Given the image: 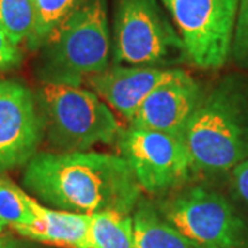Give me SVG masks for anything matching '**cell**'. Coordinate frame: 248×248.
I'll return each instance as SVG.
<instances>
[{
	"label": "cell",
	"mask_w": 248,
	"mask_h": 248,
	"mask_svg": "<svg viewBox=\"0 0 248 248\" xmlns=\"http://www.w3.org/2000/svg\"><path fill=\"white\" fill-rule=\"evenodd\" d=\"M232 182L236 195L243 203L248 205V160L232 170Z\"/></svg>",
	"instance_id": "ffe728a7"
},
{
	"label": "cell",
	"mask_w": 248,
	"mask_h": 248,
	"mask_svg": "<svg viewBox=\"0 0 248 248\" xmlns=\"http://www.w3.org/2000/svg\"><path fill=\"white\" fill-rule=\"evenodd\" d=\"M231 54L241 68L248 71V0H241L240 3Z\"/></svg>",
	"instance_id": "ac0fdd59"
},
{
	"label": "cell",
	"mask_w": 248,
	"mask_h": 248,
	"mask_svg": "<svg viewBox=\"0 0 248 248\" xmlns=\"http://www.w3.org/2000/svg\"><path fill=\"white\" fill-rule=\"evenodd\" d=\"M181 71L182 69L117 65L90 76L86 84L130 122L143 101L160 86L175 79Z\"/></svg>",
	"instance_id": "8fae6325"
},
{
	"label": "cell",
	"mask_w": 248,
	"mask_h": 248,
	"mask_svg": "<svg viewBox=\"0 0 248 248\" xmlns=\"http://www.w3.org/2000/svg\"><path fill=\"white\" fill-rule=\"evenodd\" d=\"M172 18L186 61L204 71L222 68L231 54L241 0H161Z\"/></svg>",
	"instance_id": "8992f818"
},
{
	"label": "cell",
	"mask_w": 248,
	"mask_h": 248,
	"mask_svg": "<svg viewBox=\"0 0 248 248\" xmlns=\"http://www.w3.org/2000/svg\"><path fill=\"white\" fill-rule=\"evenodd\" d=\"M113 57L128 66L164 68L186 61L184 43L157 0H116Z\"/></svg>",
	"instance_id": "5b68a950"
},
{
	"label": "cell",
	"mask_w": 248,
	"mask_h": 248,
	"mask_svg": "<svg viewBox=\"0 0 248 248\" xmlns=\"http://www.w3.org/2000/svg\"><path fill=\"white\" fill-rule=\"evenodd\" d=\"M3 231V226H1V225H0V232Z\"/></svg>",
	"instance_id": "7402d4cb"
},
{
	"label": "cell",
	"mask_w": 248,
	"mask_h": 248,
	"mask_svg": "<svg viewBox=\"0 0 248 248\" xmlns=\"http://www.w3.org/2000/svg\"><path fill=\"white\" fill-rule=\"evenodd\" d=\"M22 51L21 48L16 46L4 29L0 27V72H7L16 69L22 62Z\"/></svg>",
	"instance_id": "d6986e66"
},
{
	"label": "cell",
	"mask_w": 248,
	"mask_h": 248,
	"mask_svg": "<svg viewBox=\"0 0 248 248\" xmlns=\"http://www.w3.org/2000/svg\"><path fill=\"white\" fill-rule=\"evenodd\" d=\"M116 145L141 190L148 195L172 192L195 172L192 156L181 137L130 127L122 130Z\"/></svg>",
	"instance_id": "ba28073f"
},
{
	"label": "cell",
	"mask_w": 248,
	"mask_h": 248,
	"mask_svg": "<svg viewBox=\"0 0 248 248\" xmlns=\"http://www.w3.org/2000/svg\"><path fill=\"white\" fill-rule=\"evenodd\" d=\"M90 248H135L133 217L115 210L91 214Z\"/></svg>",
	"instance_id": "5bb4252c"
},
{
	"label": "cell",
	"mask_w": 248,
	"mask_h": 248,
	"mask_svg": "<svg viewBox=\"0 0 248 248\" xmlns=\"http://www.w3.org/2000/svg\"><path fill=\"white\" fill-rule=\"evenodd\" d=\"M36 98L48 141L62 153L113 143L123 130L107 104L91 90L42 83Z\"/></svg>",
	"instance_id": "277c9868"
},
{
	"label": "cell",
	"mask_w": 248,
	"mask_h": 248,
	"mask_svg": "<svg viewBox=\"0 0 248 248\" xmlns=\"http://www.w3.org/2000/svg\"><path fill=\"white\" fill-rule=\"evenodd\" d=\"M42 47V83L80 87L90 76L107 71L112 50L107 0H83Z\"/></svg>",
	"instance_id": "3957f363"
},
{
	"label": "cell",
	"mask_w": 248,
	"mask_h": 248,
	"mask_svg": "<svg viewBox=\"0 0 248 248\" xmlns=\"http://www.w3.org/2000/svg\"><path fill=\"white\" fill-rule=\"evenodd\" d=\"M0 248H11V247H10L9 243H6L4 240L0 239Z\"/></svg>",
	"instance_id": "44dd1931"
},
{
	"label": "cell",
	"mask_w": 248,
	"mask_h": 248,
	"mask_svg": "<svg viewBox=\"0 0 248 248\" xmlns=\"http://www.w3.org/2000/svg\"><path fill=\"white\" fill-rule=\"evenodd\" d=\"M203 97L200 84L181 71L175 79L160 86L143 101L130 120V127L184 138L186 127Z\"/></svg>",
	"instance_id": "30bf717a"
},
{
	"label": "cell",
	"mask_w": 248,
	"mask_h": 248,
	"mask_svg": "<svg viewBox=\"0 0 248 248\" xmlns=\"http://www.w3.org/2000/svg\"><path fill=\"white\" fill-rule=\"evenodd\" d=\"M159 213L202 248H243L246 225L225 197L207 187L184 189L160 204Z\"/></svg>",
	"instance_id": "52a82bcc"
},
{
	"label": "cell",
	"mask_w": 248,
	"mask_h": 248,
	"mask_svg": "<svg viewBox=\"0 0 248 248\" xmlns=\"http://www.w3.org/2000/svg\"><path fill=\"white\" fill-rule=\"evenodd\" d=\"M184 140L195 172H223L248 160V79L228 75L204 94Z\"/></svg>",
	"instance_id": "7a4b0ae2"
},
{
	"label": "cell",
	"mask_w": 248,
	"mask_h": 248,
	"mask_svg": "<svg viewBox=\"0 0 248 248\" xmlns=\"http://www.w3.org/2000/svg\"><path fill=\"white\" fill-rule=\"evenodd\" d=\"M83 0H33L35 29L29 40V48H39L61 25Z\"/></svg>",
	"instance_id": "2e32d148"
},
{
	"label": "cell",
	"mask_w": 248,
	"mask_h": 248,
	"mask_svg": "<svg viewBox=\"0 0 248 248\" xmlns=\"http://www.w3.org/2000/svg\"><path fill=\"white\" fill-rule=\"evenodd\" d=\"M135 208V248H202L166 221L151 203L140 200Z\"/></svg>",
	"instance_id": "4fadbf2b"
},
{
	"label": "cell",
	"mask_w": 248,
	"mask_h": 248,
	"mask_svg": "<svg viewBox=\"0 0 248 248\" xmlns=\"http://www.w3.org/2000/svg\"><path fill=\"white\" fill-rule=\"evenodd\" d=\"M35 199L14 185L9 179L0 178V225L28 226L36 221Z\"/></svg>",
	"instance_id": "9a60e30c"
},
{
	"label": "cell",
	"mask_w": 248,
	"mask_h": 248,
	"mask_svg": "<svg viewBox=\"0 0 248 248\" xmlns=\"http://www.w3.org/2000/svg\"><path fill=\"white\" fill-rule=\"evenodd\" d=\"M33 0H0V27L19 47L31 40L35 29Z\"/></svg>",
	"instance_id": "e0dca14e"
},
{
	"label": "cell",
	"mask_w": 248,
	"mask_h": 248,
	"mask_svg": "<svg viewBox=\"0 0 248 248\" xmlns=\"http://www.w3.org/2000/svg\"><path fill=\"white\" fill-rule=\"evenodd\" d=\"M36 221L28 226H17L21 236L62 248H90L91 214L50 210L35 203Z\"/></svg>",
	"instance_id": "7c38bea8"
},
{
	"label": "cell",
	"mask_w": 248,
	"mask_h": 248,
	"mask_svg": "<svg viewBox=\"0 0 248 248\" xmlns=\"http://www.w3.org/2000/svg\"><path fill=\"white\" fill-rule=\"evenodd\" d=\"M22 181L45 203L80 214H131L142 192L120 155L99 152L36 153Z\"/></svg>",
	"instance_id": "6da1fadb"
},
{
	"label": "cell",
	"mask_w": 248,
	"mask_h": 248,
	"mask_svg": "<svg viewBox=\"0 0 248 248\" xmlns=\"http://www.w3.org/2000/svg\"><path fill=\"white\" fill-rule=\"evenodd\" d=\"M45 134L37 98L17 80H0V174L35 157Z\"/></svg>",
	"instance_id": "9c48e42d"
}]
</instances>
